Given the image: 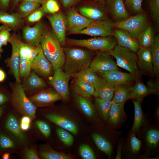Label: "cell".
<instances>
[{"label": "cell", "mask_w": 159, "mask_h": 159, "mask_svg": "<svg viewBox=\"0 0 159 159\" xmlns=\"http://www.w3.org/2000/svg\"><path fill=\"white\" fill-rule=\"evenodd\" d=\"M21 85L24 91H35L46 87L47 84L35 72L32 71L24 79Z\"/></svg>", "instance_id": "25"}, {"label": "cell", "mask_w": 159, "mask_h": 159, "mask_svg": "<svg viewBox=\"0 0 159 159\" xmlns=\"http://www.w3.org/2000/svg\"><path fill=\"white\" fill-rule=\"evenodd\" d=\"M45 29L44 25L41 22L37 23L33 26H26L23 30V37L27 43L34 46H38L40 44Z\"/></svg>", "instance_id": "14"}, {"label": "cell", "mask_w": 159, "mask_h": 159, "mask_svg": "<svg viewBox=\"0 0 159 159\" xmlns=\"http://www.w3.org/2000/svg\"><path fill=\"white\" fill-rule=\"evenodd\" d=\"M156 91L155 89L148 87L139 81L133 87H131L130 98L139 99L147 94L155 93Z\"/></svg>", "instance_id": "28"}, {"label": "cell", "mask_w": 159, "mask_h": 159, "mask_svg": "<svg viewBox=\"0 0 159 159\" xmlns=\"http://www.w3.org/2000/svg\"><path fill=\"white\" fill-rule=\"evenodd\" d=\"M32 67V61L27 58L20 55L19 74L20 77L24 79L27 77L30 73Z\"/></svg>", "instance_id": "39"}, {"label": "cell", "mask_w": 159, "mask_h": 159, "mask_svg": "<svg viewBox=\"0 0 159 159\" xmlns=\"http://www.w3.org/2000/svg\"><path fill=\"white\" fill-rule=\"evenodd\" d=\"M114 23L108 19L94 21L87 27L73 34H85L93 37L112 36Z\"/></svg>", "instance_id": "7"}, {"label": "cell", "mask_w": 159, "mask_h": 159, "mask_svg": "<svg viewBox=\"0 0 159 159\" xmlns=\"http://www.w3.org/2000/svg\"><path fill=\"white\" fill-rule=\"evenodd\" d=\"M154 38L151 27L148 26L138 34L137 41L140 47L150 48Z\"/></svg>", "instance_id": "29"}, {"label": "cell", "mask_w": 159, "mask_h": 159, "mask_svg": "<svg viewBox=\"0 0 159 159\" xmlns=\"http://www.w3.org/2000/svg\"><path fill=\"white\" fill-rule=\"evenodd\" d=\"M135 107V117L132 131L135 132L137 131L141 124L143 115L141 107L139 101H133Z\"/></svg>", "instance_id": "40"}, {"label": "cell", "mask_w": 159, "mask_h": 159, "mask_svg": "<svg viewBox=\"0 0 159 159\" xmlns=\"http://www.w3.org/2000/svg\"><path fill=\"white\" fill-rule=\"evenodd\" d=\"M0 23L11 29H16L22 25L24 21L18 13L9 14L1 11Z\"/></svg>", "instance_id": "24"}, {"label": "cell", "mask_w": 159, "mask_h": 159, "mask_svg": "<svg viewBox=\"0 0 159 159\" xmlns=\"http://www.w3.org/2000/svg\"><path fill=\"white\" fill-rule=\"evenodd\" d=\"M31 118L27 116H24L21 118L20 124L21 129L23 130H28L30 127Z\"/></svg>", "instance_id": "52"}, {"label": "cell", "mask_w": 159, "mask_h": 159, "mask_svg": "<svg viewBox=\"0 0 159 159\" xmlns=\"http://www.w3.org/2000/svg\"><path fill=\"white\" fill-rule=\"evenodd\" d=\"M6 77V74L4 71L0 69V82H3Z\"/></svg>", "instance_id": "57"}, {"label": "cell", "mask_w": 159, "mask_h": 159, "mask_svg": "<svg viewBox=\"0 0 159 159\" xmlns=\"http://www.w3.org/2000/svg\"><path fill=\"white\" fill-rule=\"evenodd\" d=\"M125 102H112L108 115V119L110 123L116 124L120 121L124 112Z\"/></svg>", "instance_id": "31"}, {"label": "cell", "mask_w": 159, "mask_h": 159, "mask_svg": "<svg viewBox=\"0 0 159 159\" xmlns=\"http://www.w3.org/2000/svg\"><path fill=\"white\" fill-rule=\"evenodd\" d=\"M107 3L111 13L118 21L129 17L123 0H107Z\"/></svg>", "instance_id": "23"}, {"label": "cell", "mask_w": 159, "mask_h": 159, "mask_svg": "<svg viewBox=\"0 0 159 159\" xmlns=\"http://www.w3.org/2000/svg\"><path fill=\"white\" fill-rule=\"evenodd\" d=\"M4 110V107L2 106H0V117L1 116Z\"/></svg>", "instance_id": "60"}, {"label": "cell", "mask_w": 159, "mask_h": 159, "mask_svg": "<svg viewBox=\"0 0 159 159\" xmlns=\"http://www.w3.org/2000/svg\"><path fill=\"white\" fill-rule=\"evenodd\" d=\"M45 13L54 14L59 10V6L56 0H46L42 7Z\"/></svg>", "instance_id": "43"}, {"label": "cell", "mask_w": 159, "mask_h": 159, "mask_svg": "<svg viewBox=\"0 0 159 159\" xmlns=\"http://www.w3.org/2000/svg\"><path fill=\"white\" fill-rule=\"evenodd\" d=\"M112 36L116 39L118 45L134 52H136L140 47L137 39L124 30L115 28L113 31Z\"/></svg>", "instance_id": "17"}, {"label": "cell", "mask_w": 159, "mask_h": 159, "mask_svg": "<svg viewBox=\"0 0 159 159\" xmlns=\"http://www.w3.org/2000/svg\"><path fill=\"white\" fill-rule=\"evenodd\" d=\"M1 53H0V58L1 57Z\"/></svg>", "instance_id": "63"}, {"label": "cell", "mask_w": 159, "mask_h": 159, "mask_svg": "<svg viewBox=\"0 0 159 159\" xmlns=\"http://www.w3.org/2000/svg\"><path fill=\"white\" fill-rule=\"evenodd\" d=\"M146 139L148 144L150 147H155L159 141V131L155 129L150 130L147 132Z\"/></svg>", "instance_id": "44"}, {"label": "cell", "mask_w": 159, "mask_h": 159, "mask_svg": "<svg viewBox=\"0 0 159 159\" xmlns=\"http://www.w3.org/2000/svg\"><path fill=\"white\" fill-rule=\"evenodd\" d=\"M125 1L126 5L134 12L138 14L143 12V0H125Z\"/></svg>", "instance_id": "47"}, {"label": "cell", "mask_w": 159, "mask_h": 159, "mask_svg": "<svg viewBox=\"0 0 159 159\" xmlns=\"http://www.w3.org/2000/svg\"><path fill=\"white\" fill-rule=\"evenodd\" d=\"M56 131L60 140L64 144L68 146L72 144L74 138L68 131L62 128H58Z\"/></svg>", "instance_id": "42"}, {"label": "cell", "mask_w": 159, "mask_h": 159, "mask_svg": "<svg viewBox=\"0 0 159 159\" xmlns=\"http://www.w3.org/2000/svg\"><path fill=\"white\" fill-rule=\"evenodd\" d=\"M112 102V100H107L99 97L95 98L96 107L105 120L108 119V115Z\"/></svg>", "instance_id": "35"}, {"label": "cell", "mask_w": 159, "mask_h": 159, "mask_svg": "<svg viewBox=\"0 0 159 159\" xmlns=\"http://www.w3.org/2000/svg\"><path fill=\"white\" fill-rule=\"evenodd\" d=\"M150 11L154 24L159 27V0H148Z\"/></svg>", "instance_id": "38"}, {"label": "cell", "mask_w": 159, "mask_h": 159, "mask_svg": "<svg viewBox=\"0 0 159 159\" xmlns=\"http://www.w3.org/2000/svg\"><path fill=\"white\" fill-rule=\"evenodd\" d=\"M92 136L94 143L99 149L108 156H110L112 152V147L110 142L98 134L94 133Z\"/></svg>", "instance_id": "34"}, {"label": "cell", "mask_w": 159, "mask_h": 159, "mask_svg": "<svg viewBox=\"0 0 159 159\" xmlns=\"http://www.w3.org/2000/svg\"><path fill=\"white\" fill-rule=\"evenodd\" d=\"M152 64L153 73L158 75L159 73V35L157 34L154 38V42L150 47Z\"/></svg>", "instance_id": "32"}, {"label": "cell", "mask_w": 159, "mask_h": 159, "mask_svg": "<svg viewBox=\"0 0 159 159\" xmlns=\"http://www.w3.org/2000/svg\"><path fill=\"white\" fill-rule=\"evenodd\" d=\"M24 158L27 159H40L36 150L34 148L27 149L24 154Z\"/></svg>", "instance_id": "53"}, {"label": "cell", "mask_w": 159, "mask_h": 159, "mask_svg": "<svg viewBox=\"0 0 159 159\" xmlns=\"http://www.w3.org/2000/svg\"><path fill=\"white\" fill-rule=\"evenodd\" d=\"M39 7V4L30 1H23L19 6V13H18L23 19L28 16Z\"/></svg>", "instance_id": "37"}, {"label": "cell", "mask_w": 159, "mask_h": 159, "mask_svg": "<svg viewBox=\"0 0 159 159\" xmlns=\"http://www.w3.org/2000/svg\"><path fill=\"white\" fill-rule=\"evenodd\" d=\"M137 54L138 64L141 70L149 74L153 73V66L150 48L140 47Z\"/></svg>", "instance_id": "19"}, {"label": "cell", "mask_w": 159, "mask_h": 159, "mask_svg": "<svg viewBox=\"0 0 159 159\" xmlns=\"http://www.w3.org/2000/svg\"><path fill=\"white\" fill-rule=\"evenodd\" d=\"M40 44L44 54L51 64L54 71L62 68L65 61L64 49L52 30L45 29Z\"/></svg>", "instance_id": "2"}, {"label": "cell", "mask_w": 159, "mask_h": 159, "mask_svg": "<svg viewBox=\"0 0 159 159\" xmlns=\"http://www.w3.org/2000/svg\"><path fill=\"white\" fill-rule=\"evenodd\" d=\"M80 0H61L64 7L67 8L75 4Z\"/></svg>", "instance_id": "54"}, {"label": "cell", "mask_w": 159, "mask_h": 159, "mask_svg": "<svg viewBox=\"0 0 159 159\" xmlns=\"http://www.w3.org/2000/svg\"><path fill=\"white\" fill-rule=\"evenodd\" d=\"M45 1L46 0H23V1H30L39 4H43Z\"/></svg>", "instance_id": "58"}, {"label": "cell", "mask_w": 159, "mask_h": 159, "mask_svg": "<svg viewBox=\"0 0 159 159\" xmlns=\"http://www.w3.org/2000/svg\"><path fill=\"white\" fill-rule=\"evenodd\" d=\"M79 151L81 156L84 159H95L96 158L92 150L87 144L81 145L79 147Z\"/></svg>", "instance_id": "45"}, {"label": "cell", "mask_w": 159, "mask_h": 159, "mask_svg": "<svg viewBox=\"0 0 159 159\" xmlns=\"http://www.w3.org/2000/svg\"><path fill=\"white\" fill-rule=\"evenodd\" d=\"M75 101L79 108L86 115L89 117L94 116V107L90 101L77 94L75 95Z\"/></svg>", "instance_id": "30"}, {"label": "cell", "mask_w": 159, "mask_h": 159, "mask_svg": "<svg viewBox=\"0 0 159 159\" xmlns=\"http://www.w3.org/2000/svg\"><path fill=\"white\" fill-rule=\"evenodd\" d=\"M3 45L0 42V53H1L3 52V50L2 49V46Z\"/></svg>", "instance_id": "62"}, {"label": "cell", "mask_w": 159, "mask_h": 159, "mask_svg": "<svg viewBox=\"0 0 159 159\" xmlns=\"http://www.w3.org/2000/svg\"><path fill=\"white\" fill-rule=\"evenodd\" d=\"M11 29L5 25L0 26V42L3 45H7L11 36L10 32Z\"/></svg>", "instance_id": "46"}, {"label": "cell", "mask_w": 159, "mask_h": 159, "mask_svg": "<svg viewBox=\"0 0 159 159\" xmlns=\"http://www.w3.org/2000/svg\"><path fill=\"white\" fill-rule=\"evenodd\" d=\"M73 87L77 94L85 98L95 95V90L93 86L82 80L75 78L73 83Z\"/></svg>", "instance_id": "26"}, {"label": "cell", "mask_w": 159, "mask_h": 159, "mask_svg": "<svg viewBox=\"0 0 159 159\" xmlns=\"http://www.w3.org/2000/svg\"><path fill=\"white\" fill-rule=\"evenodd\" d=\"M10 0H0V4L4 8L7 7L9 4Z\"/></svg>", "instance_id": "56"}, {"label": "cell", "mask_w": 159, "mask_h": 159, "mask_svg": "<svg viewBox=\"0 0 159 159\" xmlns=\"http://www.w3.org/2000/svg\"><path fill=\"white\" fill-rule=\"evenodd\" d=\"M29 99L36 106L42 107L49 105L62 98L56 91L47 89L41 91Z\"/></svg>", "instance_id": "13"}, {"label": "cell", "mask_w": 159, "mask_h": 159, "mask_svg": "<svg viewBox=\"0 0 159 159\" xmlns=\"http://www.w3.org/2000/svg\"><path fill=\"white\" fill-rule=\"evenodd\" d=\"M12 46V52L10 57L7 58L6 63L9 68L11 72L15 79L16 82L20 83L19 70L20 62V55L19 50L14 44L9 40Z\"/></svg>", "instance_id": "21"}, {"label": "cell", "mask_w": 159, "mask_h": 159, "mask_svg": "<svg viewBox=\"0 0 159 159\" xmlns=\"http://www.w3.org/2000/svg\"><path fill=\"white\" fill-rule=\"evenodd\" d=\"M10 155L8 153H6L4 154L2 157L3 159H8L9 158Z\"/></svg>", "instance_id": "59"}, {"label": "cell", "mask_w": 159, "mask_h": 159, "mask_svg": "<svg viewBox=\"0 0 159 159\" xmlns=\"http://www.w3.org/2000/svg\"><path fill=\"white\" fill-rule=\"evenodd\" d=\"M89 68L96 73L119 70L116 63L107 52L98 53L92 60Z\"/></svg>", "instance_id": "11"}, {"label": "cell", "mask_w": 159, "mask_h": 159, "mask_svg": "<svg viewBox=\"0 0 159 159\" xmlns=\"http://www.w3.org/2000/svg\"><path fill=\"white\" fill-rule=\"evenodd\" d=\"M0 145L2 148H13L15 145L13 142L8 137L3 135L0 136Z\"/></svg>", "instance_id": "50"}, {"label": "cell", "mask_w": 159, "mask_h": 159, "mask_svg": "<svg viewBox=\"0 0 159 159\" xmlns=\"http://www.w3.org/2000/svg\"><path fill=\"white\" fill-rule=\"evenodd\" d=\"M38 128L46 138H48L51 134V128L49 125L45 122L42 121H37L36 122Z\"/></svg>", "instance_id": "49"}, {"label": "cell", "mask_w": 159, "mask_h": 159, "mask_svg": "<svg viewBox=\"0 0 159 159\" xmlns=\"http://www.w3.org/2000/svg\"><path fill=\"white\" fill-rule=\"evenodd\" d=\"M80 14L93 21L108 19L105 11L101 7L95 5L82 6L79 9Z\"/></svg>", "instance_id": "22"}, {"label": "cell", "mask_w": 159, "mask_h": 159, "mask_svg": "<svg viewBox=\"0 0 159 159\" xmlns=\"http://www.w3.org/2000/svg\"><path fill=\"white\" fill-rule=\"evenodd\" d=\"M14 4H16L21 0H13Z\"/></svg>", "instance_id": "61"}, {"label": "cell", "mask_w": 159, "mask_h": 159, "mask_svg": "<svg viewBox=\"0 0 159 159\" xmlns=\"http://www.w3.org/2000/svg\"><path fill=\"white\" fill-rule=\"evenodd\" d=\"M66 18L67 31L73 34L85 28L94 21L81 15L74 7L68 10Z\"/></svg>", "instance_id": "9"}, {"label": "cell", "mask_w": 159, "mask_h": 159, "mask_svg": "<svg viewBox=\"0 0 159 159\" xmlns=\"http://www.w3.org/2000/svg\"><path fill=\"white\" fill-rule=\"evenodd\" d=\"M148 26L147 18L143 12L114 23V27L124 30L137 39L138 34Z\"/></svg>", "instance_id": "6"}, {"label": "cell", "mask_w": 159, "mask_h": 159, "mask_svg": "<svg viewBox=\"0 0 159 159\" xmlns=\"http://www.w3.org/2000/svg\"><path fill=\"white\" fill-rule=\"evenodd\" d=\"M45 117L52 122L74 135L78 132L77 127L73 121L62 115L54 113H49Z\"/></svg>", "instance_id": "20"}, {"label": "cell", "mask_w": 159, "mask_h": 159, "mask_svg": "<svg viewBox=\"0 0 159 159\" xmlns=\"http://www.w3.org/2000/svg\"><path fill=\"white\" fill-rule=\"evenodd\" d=\"M54 71L53 76L49 78V83L62 99L68 100L70 97L69 82L70 76L65 73L62 68L57 69Z\"/></svg>", "instance_id": "8"}, {"label": "cell", "mask_w": 159, "mask_h": 159, "mask_svg": "<svg viewBox=\"0 0 159 159\" xmlns=\"http://www.w3.org/2000/svg\"><path fill=\"white\" fill-rule=\"evenodd\" d=\"M32 68L34 72L43 77H48L52 74L53 70L52 65L44 54L42 47L32 62Z\"/></svg>", "instance_id": "16"}, {"label": "cell", "mask_w": 159, "mask_h": 159, "mask_svg": "<svg viewBox=\"0 0 159 159\" xmlns=\"http://www.w3.org/2000/svg\"><path fill=\"white\" fill-rule=\"evenodd\" d=\"M131 88L127 84L114 85L115 90L112 100V102L116 103L125 102L130 98Z\"/></svg>", "instance_id": "27"}, {"label": "cell", "mask_w": 159, "mask_h": 159, "mask_svg": "<svg viewBox=\"0 0 159 159\" xmlns=\"http://www.w3.org/2000/svg\"><path fill=\"white\" fill-rule=\"evenodd\" d=\"M130 143L132 152L134 153L138 152L141 146V141L137 138L135 135L132 134L131 136Z\"/></svg>", "instance_id": "51"}, {"label": "cell", "mask_w": 159, "mask_h": 159, "mask_svg": "<svg viewBox=\"0 0 159 159\" xmlns=\"http://www.w3.org/2000/svg\"><path fill=\"white\" fill-rule=\"evenodd\" d=\"M93 86L95 90V97L112 100L115 90L114 85L99 76Z\"/></svg>", "instance_id": "18"}, {"label": "cell", "mask_w": 159, "mask_h": 159, "mask_svg": "<svg viewBox=\"0 0 159 159\" xmlns=\"http://www.w3.org/2000/svg\"><path fill=\"white\" fill-rule=\"evenodd\" d=\"M44 14L42 8H39L28 16L27 20L29 22L32 23L38 22Z\"/></svg>", "instance_id": "48"}, {"label": "cell", "mask_w": 159, "mask_h": 159, "mask_svg": "<svg viewBox=\"0 0 159 159\" xmlns=\"http://www.w3.org/2000/svg\"><path fill=\"white\" fill-rule=\"evenodd\" d=\"M6 127L19 140H24V136L21 130L18 122L13 114H11L8 116Z\"/></svg>", "instance_id": "33"}, {"label": "cell", "mask_w": 159, "mask_h": 159, "mask_svg": "<svg viewBox=\"0 0 159 159\" xmlns=\"http://www.w3.org/2000/svg\"><path fill=\"white\" fill-rule=\"evenodd\" d=\"M73 76L75 78L85 81L93 86L98 80L99 76L89 68L74 75Z\"/></svg>", "instance_id": "36"}, {"label": "cell", "mask_w": 159, "mask_h": 159, "mask_svg": "<svg viewBox=\"0 0 159 159\" xmlns=\"http://www.w3.org/2000/svg\"><path fill=\"white\" fill-rule=\"evenodd\" d=\"M9 40L12 41L18 48L20 55L32 62L38 54L41 48L40 44L36 47L23 42L14 34L11 36Z\"/></svg>", "instance_id": "15"}, {"label": "cell", "mask_w": 159, "mask_h": 159, "mask_svg": "<svg viewBox=\"0 0 159 159\" xmlns=\"http://www.w3.org/2000/svg\"><path fill=\"white\" fill-rule=\"evenodd\" d=\"M65 61L63 71L70 76L89 68L92 60V53L80 48L67 47L63 49Z\"/></svg>", "instance_id": "1"}, {"label": "cell", "mask_w": 159, "mask_h": 159, "mask_svg": "<svg viewBox=\"0 0 159 159\" xmlns=\"http://www.w3.org/2000/svg\"><path fill=\"white\" fill-rule=\"evenodd\" d=\"M49 21L52 31L56 36L62 47L65 46L67 31L66 16L59 12L46 16Z\"/></svg>", "instance_id": "10"}, {"label": "cell", "mask_w": 159, "mask_h": 159, "mask_svg": "<svg viewBox=\"0 0 159 159\" xmlns=\"http://www.w3.org/2000/svg\"><path fill=\"white\" fill-rule=\"evenodd\" d=\"M8 100L7 97L4 94L0 92V105L3 104Z\"/></svg>", "instance_id": "55"}, {"label": "cell", "mask_w": 159, "mask_h": 159, "mask_svg": "<svg viewBox=\"0 0 159 159\" xmlns=\"http://www.w3.org/2000/svg\"><path fill=\"white\" fill-rule=\"evenodd\" d=\"M11 89V102L14 107L24 116L35 118L37 107L26 96L20 83L16 82Z\"/></svg>", "instance_id": "3"}, {"label": "cell", "mask_w": 159, "mask_h": 159, "mask_svg": "<svg viewBox=\"0 0 159 159\" xmlns=\"http://www.w3.org/2000/svg\"><path fill=\"white\" fill-rule=\"evenodd\" d=\"M40 155L42 158L45 159H71V157L68 155L51 149L41 152Z\"/></svg>", "instance_id": "41"}, {"label": "cell", "mask_w": 159, "mask_h": 159, "mask_svg": "<svg viewBox=\"0 0 159 159\" xmlns=\"http://www.w3.org/2000/svg\"><path fill=\"white\" fill-rule=\"evenodd\" d=\"M97 73L100 77L114 86L123 84H128L134 80L137 76L131 73L124 72L117 70L100 72Z\"/></svg>", "instance_id": "12"}, {"label": "cell", "mask_w": 159, "mask_h": 159, "mask_svg": "<svg viewBox=\"0 0 159 159\" xmlns=\"http://www.w3.org/2000/svg\"><path fill=\"white\" fill-rule=\"evenodd\" d=\"M66 43L71 46H78L94 51L108 52L117 44V42L107 37H95L86 39L66 38Z\"/></svg>", "instance_id": "4"}, {"label": "cell", "mask_w": 159, "mask_h": 159, "mask_svg": "<svg viewBox=\"0 0 159 159\" xmlns=\"http://www.w3.org/2000/svg\"><path fill=\"white\" fill-rule=\"evenodd\" d=\"M107 52L115 59L117 66L137 76L138 70L134 52L118 44Z\"/></svg>", "instance_id": "5"}]
</instances>
